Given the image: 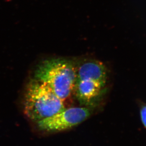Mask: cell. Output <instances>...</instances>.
<instances>
[{
	"label": "cell",
	"instance_id": "cell-1",
	"mask_svg": "<svg viewBox=\"0 0 146 146\" xmlns=\"http://www.w3.org/2000/svg\"><path fill=\"white\" fill-rule=\"evenodd\" d=\"M34 79L49 87L64 101L74 91L77 81L76 63L66 58L46 59L36 66Z\"/></svg>",
	"mask_w": 146,
	"mask_h": 146
},
{
	"label": "cell",
	"instance_id": "cell-2",
	"mask_svg": "<svg viewBox=\"0 0 146 146\" xmlns=\"http://www.w3.org/2000/svg\"><path fill=\"white\" fill-rule=\"evenodd\" d=\"M65 108L64 101L47 86L35 79L28 83L24 98L23 110L29 119L37 123Z\"/></svg>",
	"mask_w": 146,
	"mask_h": 146
},
{
	"label": "cell",
	"instance_id": "cell-3",
	"mask_svg": "<svg viewBox=\"0 0 146 146\" xmlns=\"http://www.w3.org/2000/svg\"><path fill=\"white\" fill-rule=\"evenodd\" d=\"M90 111L86 108L74 107L65 108L54 115L38 121L40 130L57 132L72 128L87 119Z\"/></svg>",
	"mask_w": 146,
	"mask_h": 146
},
{
	"label": "cell",
	"instance_id": "cell-4",
	"mask_svg": "<svg viewBox=\"0 0 146 146\" xmlns=\"http://www.w3.org/2000/svg\"><path fill=\"white\" fill-rule=\"evenodd\" d=\"M76 67L77 80H92L106 85L108 72L102 62L96 60H85L76 63Z\"/></svg>",
	"mask_w": 146,
	"mask_h": 146
},
{
	"label": "cell",
	"instance_id": "cell-5",
	"mask_svg": "<svg viewBox=\"0 0 146 146\" xmlns=\"http://www.w3.org/2000/svg\"><path fill=\"white\" fill-rule=\"evenodd\" d=\"M104 87L100 83L92 80H77L74 91L79 101L86 105L98 98Z\"/></svg>",
	"mask_w": 146,
	"mask_h": 146
},
{
	"label": "cell",
	"instance_id": "cell-6",
	"mask_svg": "<svg viewBox=\"0 0 146 146\" xmlns=\"http://www.w3.org/2000/svg\"><path fill=\"white\" fill-rule=\"evenodd\" d=\"M141 117L142 123L146 128V106H143L141 109Z\"/></svg>",
	"mask_w": 146,
	"mask_h": 146
}]
</instances>
